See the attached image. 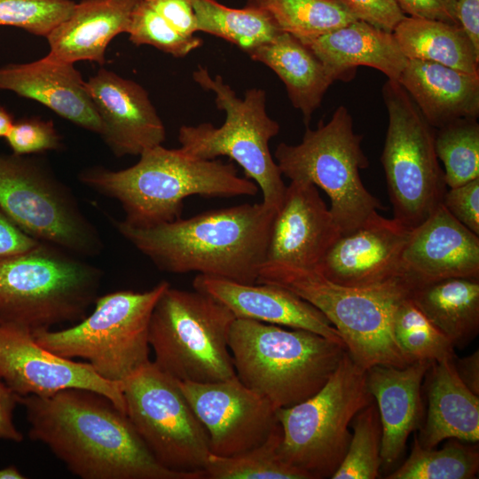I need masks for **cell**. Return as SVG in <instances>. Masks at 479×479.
I'll use <instances>...</instances> for the list:
<instances>
[{"label":"cell","mask_w":479,"mask_h":479,"mask_svg":"<svg viewBox=\"0 0 479 479\" xmlns=\"http://www.w3.org/2000/svg\"><path fill=\"white\" fill-rule=\"evenodd\" d=\"M373 400L366 370L346 351L316 394L291 407L277 409L281 458L311 479L331 478L347 452L349 424Z\"/></svg>","instance_id":"30bf717a"},{"label":"cell","mask_w":479,"mask_h":479,"mask_svg":"<svg viewBox=\"0 0 479 479\" xmlns=\"http://www.w3.org/2000/svg\"><path fill=\"white\" fill-rule=\"evenodd\" d=\"M302 43L334 81H349L359 66L378 69L397 81L407 62L393 33L360 20Z\"/></svg>","instance_id":"cb8c5ba5"},{"label":"cell","mask_w":479,"mask_h":479,"mask_svg":"<svg viewBox=\"0 0 479 479\" xmlns=\"http://www.w3.org/2000/svg\"><path fill=\"white\" fill-rule=\"evenodd\" d=\"M0 377L20 397H46L67 389H85L106 396L125 413L122 383L100 377L89 363L44 349L30 329L4 321H0Z\"/></svg>","instance_id":"2e32d148"},{"label":"cell","mask_w":479,"mask_h":479,"mask_svg":"<svg viewBox=\"0 0 479 479\" xmlns=\"http://www.w3.org/2000/svg\"><path fill=\"white\" fill-rule=\"evenodd\" d=\"M127 34L135 45H151L176 58H183L202 44L200 37L175 30L145 0L134 8Z\"/></svg>","instance_id":"74e56055"},{"label":"cell","mask_w":479,"mask_h":479,"mask_svg":"<svg viewBox=\"0 0 479 479\" xmlns=\"http://www.w3.org/2000/svg\"><path fill=\"white\" fill-rule=\"evenodd\" d=\"M392 33L407 59L479 74V53L459 25L405 16Z\"/></svg>","instance_id":"f546056e"},{"label":"cell","mask_w":479,"mask_h":479,"mask_svg":"<svg viewBox=\"0 0 479 479\" xmlns=\"http://www.w3.org/2000/svg\"><path fill=\"white\" fill-rule=\"evenodd\" d=\"M29 423L28 436L45 444L82 479H203L161 466L127 415L106 396L67 389L41 397H20Z\"/></svg>","instance_id":"6da1fadb"},{"label":"cell","mask_w":479,"mask_h":479,"mask_svg":"<svg viewBox=\"0 0 479 479\" xmlns=\"http://www.w3.org/2000/svg\"><path fill=\"white\" fill-rule=\"evenodd\" d=\"M122 390L125 413L155 459L169 470L205 477L208 435L178 381L149 361L122 382Z\"/></svg>","instance_id":"5bb4252c"},{"label":"cell","mask_w":479,"mask_h":479,"mask_svg":"<svg viewBox=\"0 0 479 479\" xmlns=\"http://www.w3.org/2000/svg\"><path fill=\"white\" fill-rule=\"evenodd\" d=\"M389 124L381 154L394 218L409 229L442 203L447 185L435 149V133L396 80L382 87Z\"/></svg>","instance_id":"7c38bea8"},{"label":"cell","mask_w":479,"mask_h":479,"mask_svg":"<svg viewBox=\"0 0 479 479\" xmlns=\"http://www.w3.org/2000/svg\"><path fill=\"white\" fill-rule=\"evenodd\" d=\"M247 4L265 11L282 32L302 42L358 20L340 0H247Z\"/></svg>","instance_id":"1f68e13d"},{"label":"cell","mask_w":479,"mask_h":479,"mask_svg":"<svg viewBox=\"0 0 479 479\" xmlns=\"http://www.w3.org/2000/svg\"><path fill=\"white\" fill-rule=\"evenodd\" d=\"M0 90L35 100L60 117L100 134L101 123L75 64L48 54L35 61L0 67Z\"/></svg>","instance_id":"7402d4cb"},{"label":"cell","mask_w":479,"mask_h":479,"mask_svg":"<svg viewBox=\"0 0 479 479\" xmlns=\"http://www.w3.org/2000/svg\"><path fill=\"white\" fill-rule=\"evenodd\" d=\"M4 138L16 155L59 150L62 146L61 137L53 122L35 116L14 121Z\"/></svg>","instance_id":"ab89813d"},{"label":"cell","mask_w":479,"mask_h":479,"mask_svg":"<svg viewBox=\"0 0 479 479\" xmlns=\"http://www.w3.org/2000/svg\"><path fill=\"white\" fill-rule=\"evenodd\" d=\"M435 149L444 164L447 187L479 177V123L475 118L458 119L436 129Z\"/></svg>","instance_id":"d590c367"},{"label":"cell","mask_w":479,"mask_h":479,"mask_svg":"<svg viewBox=\"0 0 479 479\" xmlns=\"http://www.w3.org/2000/svg\"><path fill=\"white\" fill-rule=\"evenodd\" d=\"M195 290L225 305L236 318H247L313 332L344 343L339 332L313 305L294 293L269 284H242L198 274Z\"/></svg>","instance_id":"44dd1931"},{"label":"cell","mask_w":479,"mask_h":479,"mask_svg":"<svg viewBox=\"0 0 479 479\" xmlns=\"http://www.w3.org/2000/svg\"><path fill=\"white\" fill-rule=\"evenodd\" d=\"M85 85L100 120L99 135L116 157L162 145L164 124L140 84L101 67Z\"/></svg>","instance_id":"ac0fdd59"},{"label":"cell","mask_w":479,"mask_h":479,"mask_svg":"<svg viewBox=\"0 0 479 479\" xmlns=\"http://www.w3.org/2000/svg\"><path fill=\"white\" fill-rule=\"evenodd\" d=\"M454 365L461 381L474 394L479 396V351L476 349L471 355L454 359Z\"/></svg>","instance_id":"c3c4849f"},{"label":"cell","mask_w":479,"mask_h":479,"mask_svg":"<svg viewBox=\"0 0 479 479\" xmlns=\"http://www.w3.org/2000/svg\"><path fill=\"white\" fill-rule=\"evenodd\" d=\"M358 20L393 32L405 17L394 0H340Z\"/></svg>","instance_id":"b9f144b4"},{"label":"cell","mask_w":479,"mask_h":479,"mask_svg":"<svg viewBox=\"0 0 479 479\" xmlns=\"http://www.w3.org/2000/svg\"><path fill=\"white\" fill-rule=\"evenodd\" d=\"M442 449L422 447L414 436L407 459L388 479H471L479 470L477 449L450 439Z\"/></svg>","instance_id":"836d02e7"},{"label":"cell","mask_w":479,"mask_h":479,"mask_svg":"<svg viewBox=\"0 0 479 479\" xmlns=\"http://www.w3.org/2000/svg\"><path fill=\"white\" fill-rule=\"evenodd\" d=\"M393 334L409 364L439 362L456 357L454 346L418 309L408 296L397 304L393 315Z\"/></svg>","instance_id":"e575fe53"},{"label":"cell","mask_w":479,"mask_h":479,"mask_svg":"<svg viewBox=\"0 0 479 479\" xmlns=\"http://www.w3.org/2000/svg\"><path fill=\"white\" fill-rule=\"evenodd\" d=\"M197 32L222 38L248 54L276 38L282 31L261 8L246 4L231 8L216 0H190Z\"/></svg>","instance_id":"4dcf8cb0"},{"label":"cell","mask_w":479,"mask_h":479,"mask_svg":"<svg viewBox=\"0 0 479 479\" xmlns=\"http://www.w3.org/2000/svg\"><path fill=\"white\" fill-rule=\"evenodd\" d=\"M40 242L25 232L0 209V258L27 252Z\"/></svg>","instance_id":"f6af8a7d"},{"label":"cell","mask_w":479,"mask_h":479,"mask_svg":"<svg viewBox=\"0 0 479 479\" xmlns=\"http://www.w3.org/2000/svg\"><path fill=\"white\" fill-rule=\"evenodd\" d=\"M102 271L53 244L0 258V321L31 331L85 318Z\"/></svg>","instance_id":"8992f818"},{"label":"cell","mask_w":479,"mask_h":479,"mask_svg":"<svg viewBox=\"0 0 479 479\" xmlns=\"http://www.w3.org/2000/svg\"><path fill=\"white\" fill-rule=\"evenodd\" d=\"M282 439L279 426L260 445L238 455L223 457L210 454L204 469L209 479H311L287 463L279 452Z\"/></svg>","instance_id":"d6a6232c"},{"label":"cell","mask_w":479,"mask_h":479,"mask_svg":"<svg viewBox=\"0 0 479 479\" xmlns=\"http://www.w3.org/2000/svg\"><path fill=\"white\" fill-rule=\"evenodd\" d=\"M403 263L414 287L452 278L479 279V235L441 204L412 229Z\"/></svg>","instance_id":"ffe728a7"},{"label":"cell","mask_w":479,"mask_h":479,"mask_svg":"<svg viewBox=\"0 0 479 479\" xmlns=\"http://www.w3.org/2000/svg\"><path fill=\"white\" fill-rule=\"evenodd\" d=\"M277 210L261 203L212 209L149 227L114 221L118 232L161 271L255 284Z\"/></svg>","instance_id":"7a4b0ae2"},{"label":"cell","mask_w":479,"mask_h":479,"mask_svg":"<svg viewBox=\"0 0 479 479\" xmlns=\"http://www.w3.org/2000/svg\"><path fill=\"white\" fill-rule=\"evenodd\" d=\"M19 396L0 377V440L20 443L23 436L13 423V411Z\"/></svg>","instance_id":"bcb514c9"},{"label":"cell","mask_w":479,"mask_h":479,"mask_svg":"<svg viewBox=\"0 0 479 479\" xmlns=\"http://www.w3.org/2000/svg\"><path fill=\"white\" fill-rule=\"evenodd\" d=\"M139 161L122 170L94 167L79 174L81 183L117 200L125 223L149 227L181 217L184 200L205 198L255 196L257 185L238 175L234 164L217 159L189 156L180 148L157 145L145 150Z\"/></svg>","instance_id":"3957f363"},{"label":"cell","mask_w":479,"mask_h":479,"mask_svg":"<svg viewBox=\"0 0 479 479\" xmlns=\"http://www.w3.org/2000/svg\"><path fill=\"white\" fill-rule=\"evenodd\" d=\"M0 209L40 241L79 256L102 250L75 196L40 159L0 153Z\"/></svg>","instance_id":"4fadbf2b"},{"label":"cell","mask_w":479,"mask_h":479,"mask_svg":"<svg viewBox=\"0 0 479 479\" xmlns=\"http://www.w3.org/2000/svg\"><path fill=\"white\" fill-rule=\"evenodd\" d=\"M341 235L318 187L290 181L272 220L265 262L317 269Z\"/></svg>","instance_id":"d6986e66"},{"label":"cell","mask_w":479,"mask_h":479,"mask_svg":"<svg viewBox=\"0 0 479 479\" xmlns=\"http://www.w3.org/2000/svg\"><path fill=\"white\" fill-rule=\"evenodd\" d=\"M178 383L208 432L213 455L234 456L255 448L279 424L272 404L236 375L215 382Z\"/></svg>","instance_id":"9a60e30c"},{"label":"cell","mask_w":479,"mask_h":479,"mask_svg":"<svg viewBox=\"0 0 479 479\" xmlns=\"http://www.w3.org/2000/svg\"><path fill=\"white\" fill-rule=\"evenodd\" d=\"M192 78L203 90L214 93L215 104L224 112L225 120L218 128L210 122L182 125L179 148L189 156L203 160L229 157L241 167L247 178L257 185L262 202L277 210L287 185L270 150V141L278 135L279 124L266 111L265 90L251 88L239 98L221 75L211 76L202 66L193 71Z\"/></svg>","instance_id":"52a82bcc"},{"label":"cell","mask_w":479,"mask_h":479,"mask_svg":"<svg viewBox=\"0 0 479 479\" xmlns=\"http://www.w3.org/2000/svg\"><path fill=\"white\" fill-rule=\"evenodd\" d=\"M363 136L353 129L349 110L340 106L327 122L315 130L307 127L297 145L281 142L274 159L282 176L305 180L330 199V212L342 234L360 226L373 212L383 208L364 185L359 170L369 166L362 148Z\"/></svg>","instance_id":"8fae6325"},{"label":"cell","mask_w":479,"mask_h":479,"mask_svg":"<svg viewBox=\"0 0 479 479\" xmlns=\"http://www.w3.org/2000/svg\"><path fill=\"white\" fill-rule=\"evenodd\" d=\"M454 359L435 362L428 369V413L416 436L424 448H435L446 439L479 440V397L461 381Z\"/></svg>","instance_id":"4316f807"},{"label":"cell","mask_w":479,"mask_h":479,"mask_svg":"<svg viewBox=\"0 0 479 479\" xmlns=\"http://www.w3.org/2000/svg\"><path fill=\"white\" fill-rule=\"evenodd\" d=\"M140 0H81L71 14L46 36L48 55L73 63L89 60L104 65L106 50L118 35L127 33Z\"/></svg>","instance_id":"d4e9b609"},{"label":"cell","mask_w":479,"mask_h":479,"mask_svg":"<svg viewBox=\"0 0 479 479\" xmlns=\"http://www.w3.org/2000/svg\"><path fill=\"white\" fill-rule=\"evenodd\" d=\"M411 231L375 211L354 231L342 234L316 270L351 287L371 288L401 280L412 284L403 263Z\"/></svg>","instance_id":"e0dca14e"},{"label":"cell","mask_w":479,"mask_h":479,"mask_svg":"<svg viewBox=\"0 0 479 479\" xmlns=\"http://www.w3.org/2000/svg\"><path fill=\"white\" fill-rule=\"evenodd\" d=\"M73 0H0V26L46 37L72 12Z\"/></svg>","instance_id":"f35d334b"},{"label":"cell","mask_w":479,"mask_h":479,"mask_svg":"<svg viewBox=\"0 0 479 479\" xmlns=\"http://www.w3.org/2000/svg\"><path fill=\"white\" fill-rule=\"evenodd\" d=\"M161 281L145 292L116 291L98 297L95 309L74 326L33 330L36 342L67 358L87 360L102 378L122 383L149 361V323L159 297L169 287Z\"/></svg>","instance_id":"9c48e42d"},{"label":"cell","mask_w":479,"mask_h":479,"mask_svg":"<svg viewBox=\"0 0 479 479\" xmlns=\"http://www.w3.org/2000/svg\"><path fill=\"white\" fill-rule=\"evenodd\" d=\"M14 122L12 114L0 104V137H5Z\"/></svg>","instance_id":"681fc988"},{"label":"cell","mask_w":479,"mask_h":479,"mask_svg":"<svg viewBox=\"0 0 479 479\" xmlns=\"http://www.w3.org/2000/svg\"><path fill=\"white\" fill-rule=\"evenodd\" d=\"M353 434L332 479H374L382 464L381 425L376 404L361 410L352 420Z\"/></svg>","instance_id":"8d00e7d4"},{"label":"cell","mask_w":479,"mask_h":479,"mask_svg":"<svg viewBox=\"0 0 479 479\" xmlns=\"http://www.w3.org/2000/svg\"><path fill=\"white\" fill-rule=\"evenodd\" d=\"M397 82L435 129L479 115V74L407 59Z\"/></svg>","instance_id":"484cf974"},{"label":"cell","mask_w":479,"mask_h":479,"mask_svg":"<svg viewBox=\"0 0 479 479\" xmlns=\"http://www.w3.org/2000/svg\"><path fill=\"white\" fill-rule=\"evenodd\" d=\"M229 349L236 376L276 408L316 394L338 367L344 343L302 329L235 318Z\"/></svg>","instance_id":"5b68a950"},{"label":"cell","mask_w":479,"mask_h":479,"mask_svg":"<svg viewBox=\"0 0 479 479\" xmlns=\"http://www.w3.org/2000/svg\"><path fill=\"white\" fill-rule=\"evenodd\" d=\"M283 287L321 311L339 332L348 353L367 370L409 363L393 334V315L413 288L406 280L357 288L333 282L316 269L265 262L257 282Z\"/></svg>","instance_id":"277c9868"},{"label":"cell","mask_w":479,"mask_h":479,"mask_svg":"<svg viewBox=\"0 0 479 479\" xmlns=\"http://www.w3.org/2000/svg\"><path fill=\"white\" fill-rule=\"evenodd\" d=\"M456 15L459 25L479 53V0H457Z\"/></svg>","instance_id":"7dc6e473"},{"label":"cell","mask_w":479,"mask_h":479,"mask_svg":"<svg viewBox=\"0 0 479 479\" xmlns=\"http://www.w3.org/2000/svg\"><path fill=\"white\" fill-rule=\"evenodd\" d=\"M409 297L454 347H463L477 335L479 279L452 278L420 285Z\"/></svg>","instance_id":"f1b7e54d"},{"label":"cell","mask_w":479,"mask_h":479,"mask_svg":"<svg viewBox=\"0 0 479 479\" xmlns=\"http://www.w3.org/2000/svg\"><path fill=\"white\" fill-rule=\"evenodd\" d=\"M175 30L192 36L197 32L196 17L190 0H145Z\"/></svg>","instance_id":"7bdbcfd3"},{"label":"cell","mask_w":479,"mask_h":479,"mask_svg":"<svg viewBox=\"0 0 479 479\" xmlns=\"http://www.w3.org/2000/svg\"><path fill=\"white\" fill-rule=\"evenodd\" d=\"M404 14L459 25L457 0H394Z\"/></svg>","instance_id":"ee69618b"},{"label":"cell","mask_w":479,"mask_h":479,"mask_svg":"<svg viewBox=\"0 0 479 479\" xmlns=\"http://www.w3.org/2000/svg\"><path fill=\"white\" fill-rule=\"evenodd\" d=\"M236 317L214 297L168 287L153 310V363L179 381L208 383L236 375L229 336Z\"/></svg>","instance_id":"ba28073f"},{"label":"cell","mask_w":479,"mask_h":479,"mask_svg":"<svg viewBox=\"0 0 479 479\" xmlns=\"http://www.w3.org/2000/svg\"><path fill=\"white\" fill-rule=\"evenodd\" d=\"M433 363L414 362L404 367L377 365L366 370L368 389L376 401L381 425V458L391 465L402 455L410 434L422 417L420 388Z\"/></svg>","instance_id":"603a6c76"},{"label":"cell","mask_w":479,"mask_h":479,"mask_svg":"<svg viewBox=\"0 0 479 479\" xmlns=\"http://www.w3.org/2000/svg\"><path fill=\"white\" fill-rule=\"evenodd\" d=\"M442 204L453 217L479 235V177L446 190Z\"/></svg>","instance_id":"60d3db41"},{"label":"cell","mask_w":479,"mask_h":479,"mask_svg":"<svg viewBox=\"0 0 479 479\" xmlns=\"http://www.w3.org/2000/svg\"><path fill=\"white\" fill-rule=\"evenodd\" d=\"M27 478L17 467L10 465L0 468V479H24Z\"/></svg>","instance_id":"f907efd6"},{"label":"cell","mask_w":479,"mask_h":479,"mask_svg":"<svg viewBox=\"0 0 479 479\" xmlns=\"http://www.w3.org/2000/svg\"><path fill=\"white\" fill-rule=\"evenodd\" d=\"M271 68L283 82L288 98L300 110L306 126L334 82L318 58L298 38L281 32L248 54Z\"/></svg>","instance_id":"83f0119b"}]
</instances>
